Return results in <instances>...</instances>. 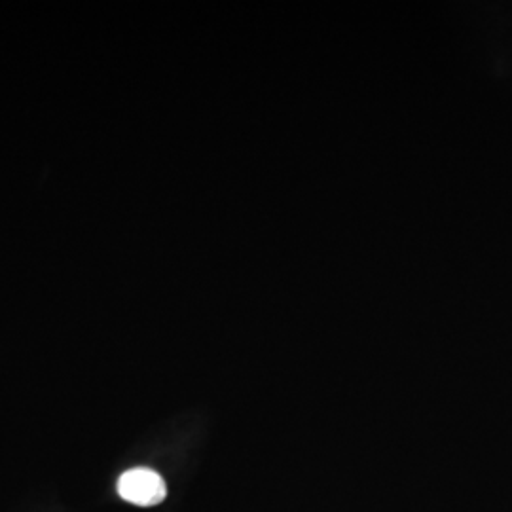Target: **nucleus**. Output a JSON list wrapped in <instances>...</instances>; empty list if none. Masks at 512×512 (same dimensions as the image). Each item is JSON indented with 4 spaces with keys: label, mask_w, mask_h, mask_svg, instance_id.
Returning a JSON list of instances; mask_svg holds the SVG:
<instances>
[{
    "label": "nucleus",
    "mask_w": 512,
    "mask_h": 512,
    "mask_svg": "<svg viewBox=\"0 0 512 512\" xmlns=\"http://www.w3.org/2000/svg\"><path fill=\"white\" fill-rule=\"evenodd\" d=\"M118 494L133 505L154 507L167 497V486L162 475L147 467L129 469L118 478Z\"/></svg>",
    "instance_id": "1"
}]
</instances>
